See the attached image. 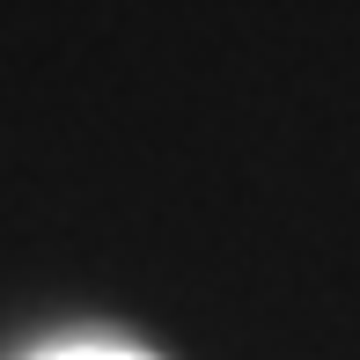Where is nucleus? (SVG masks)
<instances>
[{
  "label": "nucleus",
  "mask_w": 360,
  "mask_h": 360,
  "mask_svg": "<svg viewBox=\"0 0 360 360\" xmlns=\"http://www.w3.org/2000/svg\"><path fill=\"white\" fill-rule=\"evenodd\" d=\"M44 360H147V353H125V346H67V353H44Z\"/></svg>",
  "instance_id": "f257e3e1"
}]
</instances>
